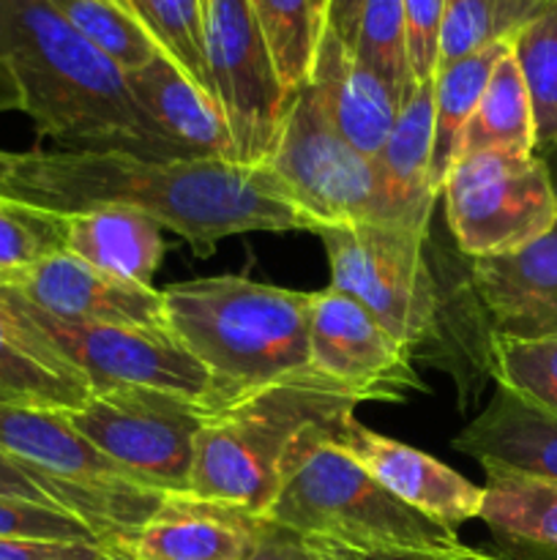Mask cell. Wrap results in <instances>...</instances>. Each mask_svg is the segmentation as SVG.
Here are the masks:
<instances>
[{
	"instance_id": "cell-21",
	"label": "cell",
	"mask_w": 557,
	"mask_h": 560,
	"mask_svg": "<svg viewBox=\"0 0 557 560\" xmlns=\"http://www.w3.org/2000/svg\"><path fill=\"white\" fill-rule=\"evenodd\" d=\"M431 162H435V91L429 80L420 82L407 104L399 109L396 124L375 159L388 224H404L429 233L435 202L440 197Z\"/></svg>"
},
{
	"instance_id": "cell-10",
	"label": "cell",
	"mask_w": 557,
	"mask_h": 560,
	"mask_svg": "<svg viewBox=\"0 0 557 560\" xmlns=\"http://www.w3.org/2000/svg\"><path fill=\"white\" fill-rule=\"evenodd\" d=\"M265 164L317 224L386 222L375 162L339 135L311 82L295 93Z\"/></svg>"
},
{
	"instance_id": "cell-35",
	"label": "cell",
	"mask_w": 557,
	"mask_h": 560,
	"mask_svg": "<svg viewBox=\"0 0 557 560\" xmlns=\"http://www.w3.org/2000/svg\"><path fill=\"white\" fill-rule=\"evenodd\" d=\"M0 539L82 541V545L104 547L102 539L74 514L47 503L14 501V498H0Z\"/></svg>"
},
{
	"instance_id": "cell-43",
	"label": "cell",
	"mask_w": 557,
	"mask_h": 560,
	"mask_svg": "<svg viewBox=\"0 0 557 560\" xmlns=\"http://www.w3.org/2000/svg\"><path fill=\"white\" fill-rule=\"evenodd\" d=\"M0 109H11L9 93H5V85H3V80H0Z\"/></svg>"
},
{
	"instance_id": "cell-27",
	"label": "cell",
	"mask_w": 557,
	"mask_h": 560,
	"mask_svg": "<svg viewBox=\"0 0 557 560\" xmlns=\"http://www.w3.org/2000/svg\"><path fill=\"white\" fill-rule=\"evenodd\" d=\"M284 91L298 93L309 82L317 44L325 31L320 0H249Z\"/></svg>"
},
{
	"instance_id": "cell-46",
	"label": "cell",
	"mask_w": 557,
	"mask_h": 560,
	"mask_svg": "<svg viewBox=\"0 0 557 560\" xmlns=\"http://www.w3.org/2000/svg\"><path fill=\"white\" fill-rule=\"evenodd\" d=\"M208 3V0H202V5H205Z\"/></svg>"
},
{
	"instance_id": "cell-25",
	"label": "cell",
	"mask_w": 557,
	"mask_h": 560,
	"mask_svg": "<svg viewBox=\"0 0 557 560\" xmlns=\"http://www.w3.org/2000/svg\"><path fill=\"white\" fill-rule=\"evenodd\" d=\"M478 151L535 153L533 107L511 49L495 66L473 118L464 126L459 156Z\"/></svg>"
},
{
	"instance_id": "cell-24",
	"label": "cell",
	"mask_w": 557,
	"mask_h": 560,
	"mask_svg": "<svg viewBox=\"0 0 557 560\" xmlns=\"http://www.w3.org/2000/svg\"><path fill=\"white\" fill-rule=\"evenodd\" d=\"M484 506L478 520L508 558L557 560V485L500 468H484Z\"/></svg>"
},
{
	"instance_id": "cell-17",
	"label": "cell",
	"mask_w": 557,
	"mask_h": 560,
	"mask_svg": "<svg viewBox=\"0 0 557 560\" xmlns=\"http://www.w3.org/2000/svg\"><path fill=\"white\" fill-rule=\"evenodd\" d=\"M268 523L224 503L167 495L158 512L126 541L129 560H249L262 547Z\"/></svg>"
},
{
	"instance_id": "cell-41",
	"label": "cell",
	"mask_w": 557,
	"mask_h": 560,
	"mask_svg": "<svg viewBox=\"0 0 557 560\" xmlns=\"http://www.w3.org/2000/svg\"><path fill=\"white\" fill-rule=\"evenodd\" d=\"M249 560H309V556L298 536L268 523L265 541Z\"/></svg>"
},
{
	"instance_id": "cell-42",
	"label": "cell",
	"mask_w": 557,
	"mask_h": 560,
	"mask_svg": "<svg viewBox=\"0 0 557 560\" xmlns=\"http://www.w3.org/2000/svg\"><path fill=\"white\" fill-rule=\"evenodd\" d=\"M544 162H546V170H549L552 184H555V191H557V151L549 153V156H544Z\"/></svg>"
},
{
	"instance_id": "cell-33",
	"label": "cell",
	"mask_w": 557,
	"mask_h": 560,
	"mask_svg": "<svg viewBox=\"0 0 557 560\" xmlns=\"http://www.w3.org/2000/svg\"><path fill=\"white\" fill-rule=\"evenodd\" d=\"M491 377L557 413V334L541 339H491Z\"/></svg>"
},
{
	"instance_id": "cell-26",
	"label": "cell",
	"mask_w": 557,
	"mask_h": 560,
	"mask_svg": "<svg viewBox=\"0 0 557 560\" xmlns=\"http://www.w3.org/2000/svg\"><path fill=\"white\" fill-rule=\"evenodd\" d=\"M508 49H511V42H497L481 52L446 66V69H437L435 80H431V91H435V162H431V170H435L440 191L442 180L459 159L464 126L473 118L475 107L489 85L491 71Z\"/></svg>"
},
{
	"instance_id": "cell-29",
	"label": "cell",
	"mask_w": 557,
	"mask_h": 560,
	"mask_svg": "<svg viewBox=\"0 0 557 560\" xmlns=\"http://www.w3.org/2000/svg\"><path fill=\"white\" fill-rule=\"evenodd\" d=\"M66 22L120 71L151 63L162 47L153 42L134 11L118 0H49Z\"/></svg>"
},
{
	"instance_id": "cell-34",
	"label": "cell",
	"mask_w": 557,
	"mask_h": 560,
	"mask_svg": "<svg viewBox=\"0 0 557 560\" xmlns=\"http://www.w3.org/2000/svg\"><path fill=\"white\" fill-rule=\"evenodd\" d=\"M497 42H506V38L497 25L495 0H446L437 69H446V66L481 52Z\"/></svg>"
},
{
	"instance_id": "cell-32",
	"label": "cell",
	"mask_w": 557,
	"mask_h": 560,
	"mask_svg": "<svg viewBox=\"0 0 557 560\" xmlns=\"http://www.w3.org/2000/svg\"><path fill=\"white\" fill-rule=\"evenodd\" d=\"M60 249H66V217L0 197V288L16 284Z\"/></svg>"
},
{
	"instance_id": "cell-22",
	"label": "cell",
	"mask_w": 557,
	"mask_h": 560,
	"mask_svg": "<svg viewBox=\"0 0 557 560\" xmlns=\"http://www.w3.org/2000/svg\"><path fill=\"white\" fill-rule=\"evenodd\" d=\"M309 82L339 135L375 162L402 109L393 88L355 60L331 31H322Z\"/></svg>"
},
{
	"instance_id": "cell-36",
	"label": "cell",
	"mask_w": 557,
	"mask_h": 560,
	"mask_svg": "<svg viewBox=\"0 0 557 560\" xmlns=\"http://www.w3.org/2000/svg\"><path fill=\"white\" fill-rule=\"evenodd\" d=\"M404 31H407V58L415 82L435 80L437 47L446 0H402Z\"/></svg>"
},
{
	"instance_id": "cell-39",
	"label": "cell",
	"mask_w": 557,
	"mask_h": 560,
	"mask_svg": "<svg viewBox=\"0 0 557 560\" xmlns=\"http://www.w3.org/2000/svg\"><path fill=\"white\" fill-rule=\"evenodd\" d=\"M364 0H325V31H331L353 52L358 38Z\"/></svg>"
},
{
	"instance_id": "cell-6",
	"label": "cell",
	"mask_w": 557,
	"mask_h": 560,
	"mask_svg": "<svg viewBox=\"0 0 557 560\" xmlns=\"http://www.w3.org/2000/svg\"><path fill=\"white\" fill-rule=\"evenodd\" d=\"M317 238L331 260V288L358 299L404 348L415 355L420 350H440L448 355V328L464 323L470 328H486L484 320H453V310L464 306L473 295V284L453 301V284L442 282L431 260V230L404 228L386 222L320 224Z\"/></svg>"
},
{
	"instance_id": "cell-12",
	"label": "cell",
	"mask_w": 557,
	"mask_h": 560,
	"mask_svg": "<svg viewBox=\"0 0 557 560\" xmlns=\"http://www.w3.org/2000/svg\"><path fill=\"white\" fill-rule=\"evenodd\" d=\"M20 301L33 320L47 331V337L58 345L60 353L87 377L93 392L118 386L162 388V392L200 399L216 410L224 408V397L211 372L169 331L60 320L36 310L22 295Z\"/></svg>"
},
{
	"instance_id": "cell-23",
	"label": "cell",
	"mask_w": 557,
	"mask_h": 560,
	"mask_svg": "<svg viewBox=\"0 0 557 560\" xmlns=\"http://www.w3.org/2000/svg\"><path fill=\"white\" fill-rule=\"evenodd\" d=\"M162 224L120 206L66 217V252L112 277L151 288L164 257Z\"/></svg>"
},
{
	"instance_id": "cell-7",
	"label": "cell",
	"mask_w": 557,
	"mask_h": 560,
	"mask_svg": "<svg viewBox=\"0 0 557 560\" xmlns=\"http://www.w3.org/2000/svg\"><path fill=\"white\" fill-rule=\"evenodd\" d=\"M0 452L27 470L58 509L74 514L115 556L164 503L98 452L63 410L0 402Z\"/></svg>"
},
{
	"instance_id": "cell-4",
	"label": "cell",
	"mask_w": 557,
	"mask_h": 560,
	"mask_svg": "<svg viewBox=\"0 0 557 560\" xmlns=\"http://www.w3.org/2000/svg\"><path fill=\"white\" fill-rule=\"evenodd\" d=\"M358 405L353 392L311 366L233 399L197 435L189 495L262 517L293 443L311 427L349 419Z\"/></svg>"
},
{
	"instance_id": "cell-1",
	"label": "cell",
	"mask_w": 557,
	"mask_h": 560,
	"mask_svg": "<svg viewBox=\"0 0 557 560\" xmlns=\"http://www.w3.org/2000/svg\"><path fill=\"white\" fill-rule=\"evenodd\" d=\"M0 197L71 217L120 206L156 219L197 255L240 233H317L320 224L289 200L268 164L131 151L0 148Z\"/></svg>"
},
{
	"instance_id": "cell-38",
	"label": "cell",
	"mask_w": 557,
	"mask_h": 560,
	"mask_svg": "<svg viewBox=\"0 0 557 560\" xmlns=\"http://www.w3.org/2000/svg\"><path fill=\"white\" fill-rule=\"evenodd\" d=\"M115 552L82 541L0 539V560H109Z\"/></svg>"
},
{
	"instance_id": "cell-3",
	"label": "cell",
	"mask_w": 557,
	"mask_h": 560,
	"mask_svg": "<svg viewBox=\"0 0 557 560\" xmlns=\"http://www.w3.org/2000/svg\"><path fill=\"white\" fill-rule=\"evenodd\" d=\"M173 337L211 372L224 405L309 370L311 293L246 277L162 290Z\"/></svg>"
},
{
	"instance_id": "cell-45",
	"label": "cell",
	"mask_w": 557,
	"mask_h": 560,
	"mask_svg": "<svg viewBox=\"0 0 557 560\" xmlns=\"http://www.w3.org/2000/svg\"><path fill=\"white\" fill-rule=\"evenodd\" d=\"M320 5H322V11H325V0H320Z\"/></svg>"
},
{
	"instance_id": "cell-11",
	"label": "cell",
	"mask_w": 557,
	"mask_h": 560,
	"mask_svg": "<svg viewBox=\"0 0 557 560\" xmlns=\"http://www.w3.org/2000/svg\"><path fill=\"white\" fill-rule=\"evenodd\" d=\"M205 60L227 120L235 162L260 167L282 135L293 93L284 91L249 0H208Z\"/></svg>"
},
{
	"instance_id": "cell-31",
	"label": "cell",
	"mask_w": 557,
	"mask_h": 560,
	"mask_svg": "<svg viewBox=\"0 0 557 560\" xmlns=\"http://www.w3.org/2000/svg\"><path fill=\"white\" fill-rule=\"evenodd\" d=\"M353 58L377 71L393 88L402 107L407 104L418 82L410 69L402 0H364Z\"/></svg>"
},
{
	"instance_id": "cell-18",
	"label": "cell",
	"mask_w": 557,
	"mask_h": 560,
	"mask_svg": "<svg viewBox=\"0 0 557 560\" xmlns=\"http://www.w3.org/2000/svg\"><path fill=\"white\" fill-rule=\"evenodd\" d=\"M91 394L87 377L33 320L20 295L0 288V402L71 413Z\"/></svg>"
},
{
	"instance_id": "cell-14",
	"label": "cell",
	"mask_w": 557,
	"mask_h": 560,
	"mask_svg": "<svg viewBox=\"0 0 557 560\" xmlns=\"http://www.w3.org/2000/svg\"><path fill=\"white\" fill-rule=\"evenodd\" d=\"M11 288L36 310L60 320L169 331L158 290L98 271L66 249L33 266Z\"/></svg>"
},
{
	"instance_id": "cell-44",
	"label": "cell",
	"mask_w": 557,
	"mask_h": 560,
	"mask_svg": "<svg viewBox=\"0 0 557 560\" xmlns=\"http://www.w3.org/2000/svg\"><path fill=\"white\" fill-rule=\"evenodd\" d=\"M109 560H129V558H123V556H115V558H109Z\"/></svg>"
},
{
	"instance_id": "cell-16",
	"label": "cell",
	"mask_w": 557,
	"mask_h": 560,
	"mask_svg": "<svg viewBox=\"0 0 557 560\" xmlns=\"http://www.w3.org/2000/svg\"><path fill=\"white\" fill-rule=\"evenodd\" d=\"M470 284L491 337L541 339L557 334V222L517 252L475 257Z\"/></svg>"
},
{
	"instance_id": "cell-47",
	"label": "cell",
	"mask_w": 557,
	"mask_h": 560,
	"mask_svg": "<svg viewBox=\"0 0 557 560\" xmlns=\"http://www.w3.org/2000/svg\"><path fill=\"white\" fill-rule=\"evenodd\" d=\"M118 3H126V0H118Z\"/></svg>"
},
{
	"instance_id": "cell-8",
	"label": "cell",
	"mask_w": 557,
	"mask_h": 560,
	"mask_svg": "<svg viewBox=\"0 0 557 560\" xmlns=\"http://www.w3.org/2000/svg\"><path fill=\"white\" fill-rule=\"evenodd\" d=\"M216 408L162 388L93 392L69 421L142 487L189 495L197 435Z\"/></svg>"
},
{
	"instance_id": "cell-15",
	"label": "cell",
	"mask_w": 557,
	"mask_h": 560,
	"mask_svg": "<svg viewBox=\"0 0 557 560\" xmlns=\"http://www.w3.org/2000/svg\"><path fill=\"white\" fill-rule=\"evenodd\" d=\"M333 441L364 465L391 495L407 503L415 512L437 520L446 528L457 530L467 520H478L484 506V487L473 485L462 474L442 465L413 446L377 435L353 419L333 430Z\"/></svg>"
},
{
	"instance_id": "cell-28",
	"label": "cell",
	"mask_w": 557,
	"mask_h": 560,
	"mask_svg": "<svg viewBox=\"0 0 557 560\" xmlns=\"http://www.w3.org/2000/svg\"><path fill=\"white\" fill-rule=\"evenodd\" d=\"M522 80L528 85L535 124V156L557 151V0L511 38Z\"/></svg>"
},
{
	"instance_id": "cell-13",
	"label": "cell",
	"mask_w": 557,
	"mask_h": 560,
	"mask_svg": "<svg viewBox=\"0 0 557 560\" xmlns=\"http://www.w3.org/2000/svg\"><path fill=\"white\" fill-rule=\"evenodd\" d=\"M309 364L360 402H402L426 388L413 353L358 299L336 288L311 293Z\"/></svg>"
},
{
	"instance_id": "cell-40",
	"label": "cell",
	"mask_w": 557,
	"mask_h": 560,
	"mask_svg": "<svg viewBox=\"0 0 557 560\" xmlns=\"http://www.w3.org/2000/svg\"><path fill=\"white\" fill-rule=\"evenodd\" d=\"M0 498H14V501H33L55 506V503L38 490L36 481L27 476V470L22 468V465H16L11 457H5L3 452H0Z\"/></svg>"
},
{
	"instance_id": "cell-19",
	"label": "cell",
	"mask_w": 557,
	"mask_h": 560,
	"mask_svg": "<svg viewBox=\"0 0 557 560\" xmlns=\"http://www.w3.org/2000/svg\"><path fill=\"white\" fill-rule=\"evenodd\" d=\"M123 80L140 113L167 145L183 156L235 162L222 109L169 55L158 52L142 69L126 71Z\"/></svg>"
},
{
	"instance_id": "cell-20",
	"label": "cell",
	"mask_w": 557,
	"mask_h": 560,
	"mask_svg": "<svg viewBox=\"0 0 557 560\" xmlns=\"http://www.w3.org/2000/svg\"><path fill=\"white\" fill-rule=\"evenodd\" d=\"M481 468H500L557 485V413L497 386L486 408L453 438Z\"/></svg>"
},
{
	"instance_id": "cell-5",
	"label": "cell",
	"mask_w": 557,
	"mask_h": 560,
	"mask_svg": "<svg viewBox=\"0 0 557 560\" xmlns=\"http://www.w3.org/2000/svg\"><path fill=\"white\" fill-rule=\"evenodd\" d=\"M344 421L311 427L293 443L262 520L300 539L353 550L459 545L457 530L391 495L333 441V430Z\"/></svg>"
},
{
	"instance_id": "cell-37",
	"label": "cell",
	"mask_w": 557,
	"mask_h": 560,
	"mask_svg": "<svg viewBox=\"0 0 557 560\" xmlns=\"http://www.w3.org/2000/svg\"><path fill=\"white\" fill-rule=\"evenodd\" d=\"M300 541H304L309 560H517L473 550L462 541L453 547H391V550H353V547L331 545V541L320 539Z\"/></svg>"
},
{
	"instance_id": "cell-9",
	"label": "cell",
	"mask_w": 557,
	"mask_h": 560,
	"mask_svg": "<svg viewBox=\"0 0 557 560\" xmlns=\"http://www.w3.org/2000/svg\"><path fill=\"white\" fill-rule=\"evenodd\" d=\"M446 219L467 260L517 252L557 222V191L535 153L478 151L459 156L440 191Z\"/></svg>"
},
{
	"instance_id": "cell-2",
	"label": "cell",
	"mask_w": 557,
	"mask_h": 560,
	"mask_svg": "<svg viewBox=\"0 0 557 560\" xmlns=\"http://www.w3.org/2000/svg\"><path fill=\"white\" fill-rule=\"evenodd\" d=\"M0 80L36 135L71 151L183 156L158 137L109 63L49 0H0Z\"/></svg>"
},
{
	"instance_id": "cell-30",
	"label": "cell",
	"mask_w": 557,
	"mask_h": 560,
	"mask_svg": "<svg viewBox=\"0 0 557 560\" xmlns=\"http://www.w3.org/2000/svg\"><path fill=\"white\" fill-rule=\"evenodd\" d=\"M126 5L145 25L162 52L169 55L213 98V82L205 60V5L202 0H126Z\"/></svg>"
}]
</instances>
